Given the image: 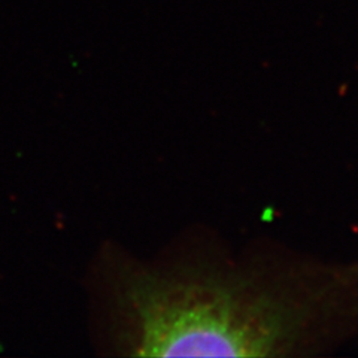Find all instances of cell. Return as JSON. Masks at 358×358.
Wrapping results in <instances>:
<instances>
[{
    "mask_svg": "<svg viewBox=\"0 0 358 358\" xmlns=\"http://www.w3.org/2000/svg\"><path fill=\"white\" fill-rule=\"evenodd\" d=\"M93 275L99 333L118 355L315 358L358 334V263L275 239L236 250L187 227L147 257L106 246Z\"/></svg>",
    "mask_w": 358,
    "mask_h": 358,
    "instance_id": "cell-1",
    "label": "cell"
}]
</instances>
